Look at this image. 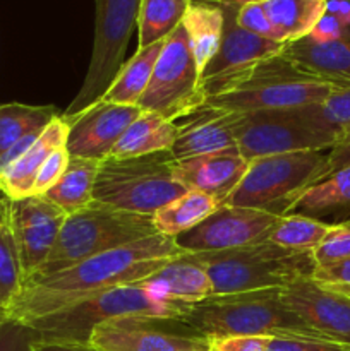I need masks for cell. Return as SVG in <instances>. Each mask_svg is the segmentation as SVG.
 <instances>
[{
	"instance_id": "obj_39",
	"label": "cell",
	"mask_w": 350,
	"mask_h": 351,
	"mask_svg": "<svg viewBox=\"0 0 350 351\" xmlns=\"http://www.w3.org/2000/svg\"><path fill=\"white\" fill-rule=\"evenodd\" d=\"M270 341L271 338H264V336H225V338H209L208 351H266Z\"/></svg>"
},
{
	"instance_id": "obj_44",
	"label": "cell",
	"mask_w": 350,
	"mask_h": 351,
	"mask_svg": "<svg viewBox=\"0 0 350 351\" xmlns=\"http://www.w3.org/2000/svg\"><path fill=\"white\" fill-rule=\"evenodd\" d=\"M326 161H328V175L335 173L336 170L343 167H349L350 165V130L328 151L326 154Z\"/></svg>"
},
{
	"instance_id": "obj_15",
	"label": "cell",
	"mask_w": 350,
	"mask_h": 351,
	"mask_svg": "<svg viewBox=\"0 0 350 351\" xmlns=\"http://www.w3.org/2000/svg\"><path fill=\"white\" fill-rule=\"evenodd\" d=\"M280 297L323 339L350 346V297L302 278L281 288Z\"/></svg>"
},
{
	"instance_id": "obj_19",
	"label": "cell",
	"mask_w": 350,
	"mask_h": 351,
	"mask_svg": "<svg viewBox=\"0 0 350 351\" xmlns=\"http://www.w3.org/2000/svg\"><path fill=\"white\" fill-rule=\"evenodd\" d=\"M280 55L309 77L350 89V34L329 43H314L302 38L285 45Z\"/></svg>"
},
{
	"instance_id": "obj_28",
	"label": "cell",
	"mask_w": 350,
	"mask_h": 351,
	"mask_svg": "<svg viewBox=\"0 0 350 351\" xmlns=\"http://www.w3.org/2000/svg\"><path fill=\"white\" fill-rule=\"evenodd\" d=\"M350 208V165L311 185L292 201L285 215L314 216ZM283 216V215H281Z\"/></svg>"
},
{
	"instance_id": "obj_46",
	"label": "cell",
	"mask_w": 350,
	"mask_h": 351,
	"mask_svg": "<svg viewBox=\"0 0 350 351\" xmlns=\"http://www.w3.org/2000/svg\"><path fill=\"white\" fill-rule=\"evenodd\" d=\"M329 288V287H328ZM331 290H336L340 291V293L347 295V297H350V287H345V288H331Z\"/></svg>"
},
{
	"instance_id": "obj_17",
	"label": "cell",
	"mask_w": 350,
	"mask_h": 351,
	"mask_svg": "<svg viewBox=\"0 0 350 351\" xmlns=\"http://www.w3.org/2000/svg\"><path fill=\"white\" fill-rule=\"evenodd\" d=\"M163 321L120 319L93 329L89 343L100 351H208V339L196 332L161 328Z\"/></svg>"
},
{
	"instance_id": "obj_29",
	"label": "cell",
	"mask_w": 350,
	"mask_h": 351,
	"mask_svg": "<svg viewBox=\"0 0 350 351\" xmlns=\"http://www.w3.org/2000/svg\"><path fill=\"white\" fill-rule=\"evenodd\" d=\"M218 202L209 195L198 191H187L177 199L168 202L153 215V225L156 233L175 239L180 233L198 226L202 219L208 218Z\"/></svg>"
},
{
	"instance_id": "obj_31",
	"label": "cell",
	"mask_w": 350,
	"mask_h": 351,
	"mask_svg": "<svg viewBox=\"0 0 350 351\" xmlns=\"http://www.w3.org/2000/svg\"><path fill=\"white\" fill-rule=\"evenodd\" d=\"M57 115L54 106H33L23 103L0 105V158L21 139L43 130Z\"/></svg>"
},
{
	"instance_id": "obj_9",
	"label": "cell",
	"mask_w": 350,
	"mask_h": 351,
	"mask_svg": "<svg viewBox=\"0 0 350 351\" xmlns=\"http://www.w3.org/2000/svg\"><path fill=\"white\" fill-rule=\"evenodd\" d=\"M137 106L141 112H153L175 123L206 106L201 71L182 24L165 38L151 81Z\"/></svg>"
},
{
	"instance_id": "obj_10",
	"label": "cell",
	"mask_w": 350,
	"mask_h": 351,
	"mask_svg": "<svg viewBox=\"0 0 350 351\" xmlns=\"http://www.w3.org/2000/svg\"><path fill=\"white\" fill-rule=\"evenodd\" d=\"M95 41L91 62L82 88L72 99L64 117H72L103 98L124 65L127 45L137 27L141 0H95Z\"/></svg>"
},
{
	"instance_id": "obj_14",
	"label": "cell",
	"mask_w": 350,
	"mask_h": 351,
	"mask_svg": "<svg viewBox=\"0 0 350 351\" xmlns=\"http://www.w3.org/2000/svg\"><path fill=\"white\" fill-rule=\"evenodd\" d=\"M9 218L26 280L48 259L67 215L45 195H27L9 201Z\"/></svg>"
},
{
	"instance_id": "obj_1",
	"label": "cell",
	"mask_w": 350,
	"mask_h": 351,
	"mask_svg": "<svg viewBox=\"0 0 350 351\" xmlns=\"http://www.w3.org/2000/svg\"><path fill=\"white\" fill-rule=\"evenodd\" d=\"M182 254L175 239L156 233L57 273L33 274L23 281L19 295L7 308L5 321L26 326L110 288L137 283Z\"/></svg>"
},
{
	"instance_id": "obj_33",
	"label": "cell",
	"mask_w": 350,
	"mask_h": 351,
	"mask_svg": "<svg viewBox=\"0 0 350 351\" xmlns=\"http://www.w3.org/2000/svg\"><path fill=\"white\" fill-rule=\"evenodd\" d=\"M24 273L9 218V199L0 202V319L5 321V312L19 295Z\"/></svg>"
},
{
	"instance_id": "obj_12",
	"label": "cell",
	"mask_w": 350,
	"mask_h": 351,
	"mask_svg": "<svg viewBox=\"0 0 350 351\" xmlns=\"http://www.w3.org/2000/svg\"><path fill=\"white\" fill-rule=\"evenodd\" d=\"M223 12V33L215 57L201 72V89L206 99L229 91L242 72L264 58L275 57L285 45L247 33L237 23L240 3L235 0H216Z\"/></svg>"
},
{
	"instance_id": "obj_20",
	"label": "cell",
	"mask_w": 350,
	"mask_h": 351,
	"mask_svg": "<svg viewBox=\"0 0 350 351\" xmlns=\"http://www.w3.org/2000/svg\"><path fill=\"white\" fill-rule=\"evenodd\" d=\"M67 136L69 123L64 117L57 115L19 158L0 171V189L9 201L31 195L40 168L57 147L65 146Z\"/></svg>"
},
{
	"instance_id": "obj_5",
	"label": "cell",
	"mask_w": 350,
	"mask_h": 351,
	"mask_svg": "<svg viewBox=\"0 0 350 351\" xmlns=\"http://www.w3.org/2000/svg\"><path fill=\"white\" fill-rule=\"evenodd\" d=\"M336 89L309 77L278 53L242 72L226 93L206 99V108L226 113L292 110L323 101Z\"/></svg>"
},
{
	"instance_id": "obj_24",
	"label": "cell",
	"mask_w": 350,
	"mask_h": 351,
	"mask_svg": "<svg viewBox=\"0 0 350 351\" xmlns=\"http://www.w3.org/2000/svg\"><path fill=\"white\" fill-rule=\"evenodd\" d=\"M199 71L211 62L220 48L223 33V12L216 0H191L182 19Z\"/></svg>"
},
{
	"instance_id": "obj_6",
	"label": "cell",
	"mask_w": 350,
	"mask_h": 351,
	"mask_svg": "<svg viewBox=\"0 0 350 351\" xmlns=\"http://www.w3.org/2000/svg\"><path fill=\"white\" fill-rule=\"evenodd\" d=\"M151 235H156L153 216L136 215L93 201L84 209L65 218L54 250L34 274L57 273L72 264Z\"/></svg>"
},
{
	"instance_id": "obj_45",
	"label": "cell",
	"mask_w": 350,
	"mask_h": 351,
	"mask_svg": "<svg viewBox=\"0 0 350 351\" xmlns=\"http://www.w3.org/2000/svg\"><path fill=\"white\" fill-rule=\"evenodd\" d=\"M326 12L338 19L350 34V0H326Z\"/></svg>"
},
{
	"instance_id": "obj_32",
	"label": "cell",
	"mask_w": 350,
	"mask_h": 351,
	"mask_svg": "<svg viewBox=\"0 0 350 351\" xmlns=\"http://www.w3.org/2000/svg\"><path fill=\"white\" fill-rule=\"evenodd\" d=\"M191 0H141L137 16L139 48L163 41L180 26Z\"/></svg>"
},
{
	"instance_id": "obj_43",
	"label": "cell",
	"mask_w": 350,
	"mask_h": 351,
	"mask_svg": "<svg viewBox=\"0 0 350 351\" xmlns=\"http://www.w3.org/2000/svg\"><path fill=\"white\" fill-rule=\"evenodd\" d=\"M30 351H100L91 343L64 341V339H43L34 336L30 343Z\"/></svg>"
},
{
	"instance_id": "obj_25",
	"label": "cell",
	"mask_w": 350,
	"mask_h": 351,
	"mask_svg": "<svg viewBox=\"0 0 350 351\" xmlns=\"http://www.w3.org/2000/svg\"><path fill=\"white\" fill-rule=\"evenodd\" d=\"M278 43H294L307 36L323 14L326 0H261Z\"/></svg>"
},
{
	"instance_id": "obj_47",
	"label": "cell",
	"mask_w": 350,
	"mask_h": 351,
	"mask_svg": "<svg viewBox=\"0 0 350 351\" xmlns=\"http://www.w3.org/2000/svg\"><path fill=\"white\" fill-rule=\"evenodd\" d=\"M239 3H247V2H259V0H235Z\"/></svg>"
},
{
	"instance_id": "obj_3",
	"label": "cell",
	"mask_w": 350,
	"mask_h": 351,
	"mask_svg": "<svg viewBox=\"0 0 350 351\" xmlns=\"http://www.w3.org/2000/svg\"><path fill=\"white\" fill-rule=\"evenodd\" d=\"M280 290L270 288L209 297L192 305L191 312L178 324L208 339L225 336L323 339L283 304Z\"/></svg>"
},
{
	"instance_id": "obj_4",
	"label": "cell",
	"mask_w": 350,
	"mask_h": 351,
	"mask_svg": "<svg viewBox=\"0 0 350 351\" xmlns=\"http://www.w3.org/2000/svg\"><path fill=\"white\" fill-rule=\"evenodd\" d=\"M189 256L208 274L213 297L285 288L311 278L316 269L312 252H294L271 242Z\"/></svg>"
},
{
	"instance_id": "obj_35",
	"label": "cell",
	"mask_w": 350,
	"mask_h": 351,
	"mask_svg": "<svg viewBox=\"0 0 350 351\" xmlns=\"http://www.w3.org/2000/svg\"><path fill=\"white\" fill-rule=\"evenodd\" d=\"M316 266H328L350 259V225L340 223L333 225L323 242L312 250Z\"/></svg>"
},
{
	"instance_id": "obj_11",
	"label": "cell",
	"mask_w": 350,
	"mask_h": 351,
	"mask_svg": "<svg viewBox=\"0 0 350 351\" xmlns=\"http://www.w3.org/2000/svg\"><path fill=\"white\" fill-rule=\"evenodd\" d=\"M235 147L247 161L294 151L331 149L326 137L309 129L292 110L237 113Z\"/></svg>"
},
{
	"instance_id": "obj_38",
	"label": "cell",
	"mask_w": 350,
	"mask_h": 351,
	"mask_svg": "<svg viewBox=\"0 0 350 351\" xmlns=\"http://www.w3.org/2000/svg\"><path fill=\"white\" fill-rule=\"evenodd\" d=\"M266 351H350V346L314 338H275Z\"/></svg>"
},
{
	"instance_id": "obj_37",
	"label": "cell",
	"mask_w": 350,
	"mask_h": 351,
	"mask_svg": "<svg viewBox=\"0 0 350 351\" xmlns=\"http://www.w3.org/2000/svg\"><path fill=\"white\" fill-rule=\"evenodd\" d=\"M237 23L242 29L247 33L256 34V36L266 38V40H275L273 27H271L270 19H268L266 12L263 9V3L259 2H247L240 3L239 10H237Z\"/></svg>"
},
{
	"instance_id": "obj_27",
	"label": "cell",
	"mask_w": 350,
	"mask_h": 351,
	"mask_svg": "<svg viewBox=\"0 0 350 351\" xmlns=\"http://www.w3.org/2000/svg\"><path fill=\"white\" fill-rule=\"evenodd\" d=\"M98 168L100 161L71 156L60 180L43 195L67 216L74 215L95 201L93 191Z\"/></svg>"
},
{
	"instance_id": "obj_42",
	"label": "cell",
	"mask_w": 350,
	"mask_h": 351,
	"mask_svg": "<svg viewBox=\"0 0 350 351\" xmlns=\"http://www.w3.org/2000/svg\"><path fill=\"white\" fill-rule=\"evenodd\" d=\"M347 29L338 23V19L331 16V14L325 12L321 16V19L316 23V26L312 27L311 33L305 38H309L314 43H329V41H336L340 38L347 36Z\"/></svg>"
},
{
	"instance_id": "obj_21",
	"label": "cell",
	"mask_w": 350,
	"mask_h": 351,
	"mask_svg": "<svg viewBox=\"0 0 350 351\" xmlns=\"http://www.w3.org/2000/svg\"><path fill=\"white\" fill-rule=\"evenodd\" d=\"M237 113L202 108L187 117L189 122L178 125V136L170 153L175 161L199 154L235 147Z\"/></svg>"
},
{
	"instance_id": "obj_36",
	"label": "cell",
	"mask_w": 350,
	"mask_h": 351,
	"mask_svg": "<svg viewBox=\"0 0 350 351\" xmlns=\"http://www.w3.org/2000/svg\"><path fill=\"white\" fill-rule=\"evenodd\" d=\"M69 160H71V154H69L67 147L60 146L54 151V153L48 156V160L45 161L43 167L40 168L36 175V180H34L33 189H31V195H43L45 192L50 191L60 177L64 175L65 168H67Z\"/></svg>"
},
{
	"instance_id": "obj_30",
	"label": "cell",
	"mask_w": 350,
	"mask_h": 351,
	"mask_svg": "<svg viewBox=\"0 0 350 351\" xmlns=\"http://www.w3.org/2000/svg\"><path fill=\"white\" fill-rule=\"evenodd\" d=\"M295 115L335 146L350 130V89H336L319 103L294 108Z\"/></svg>"
},
{
	"instance_id": "obj_34",
	"label": "cell",
	"mask_w": 350,
	"mask_h": 351,
	"mask_svg": "<svg viewBox=\"0 0 350 351\" xmlns=\"http://www.w3.org/2000/svg\"><path fill=\"white\" fill-rule=\"evenodd\" d=\"M333 225L304 215L280 216L268 242L294 252H312L323 242Z\"/></svg>"
},
{
	"instance_id": "obj_16",
	"label": "cell",
	"mask_w": 350,
	"mask_h": 351,
	"mask_svg": "<svg viewBox=\"0 0 350 351\" xmlns=\"http://www.w3.org/2000/svg\"><path fill=\"white\" fill-rule=\"evenodd\" d=\"M139 113V106L115 105L98 99L75 115H62L69 123L65 143L69 154L103 161Z\"/></svg>"
},
{
	"instance_id": "obj_2",
	"label": "cell",
	"mask_w": 350,
	"mask_h": 351,
	"mask_svg": "<svg viewBox=\"0 0 350 351\" xmlns=\"http://www.w3.org/2000/svg\"><path fill=\"white\" fill-rule=\"evenodd\" d=\"M191 308L192 305L167 298L137 281L110 288L81 304L36 319L24 328L36 338L89 343L93 329L106 322L120 319L180 322Z\"/></svg>"
},
{
	"instance_id": "obj_51",
	"label": "cell",
	"mask_w": 350,
	"mask_h": 351,
	"mask_svg": "<svg viewBox=\"0 0 350 351\" xmlns=\"http://www.w3.org/2000/svg\"><path fill=\"white\" fill-rule=\"evenodd\" d=\"M0 322H2V321H0Z\"/></svg>"
},
{
	"instance_id": "obj_26",
	"label": "cell",
	"mask_w": 350,
	"mask_h": 351,
	"mask_svg": "<svg viewBox=\"0 0 350 351\" xmlns=\"http://www.w3.org/2000/svg\"><path fill=\"white\" fill-rule=\"evenodd\" d=\"M163 41L150 45V47L137 48L136 53L120 67L115 79L106 89L102 99L115 105L137 106L139 99L143 98L148 84L153 75L154 64H156L160 51L163 48Z\"/></svg>"
},
{
	"instance_id": "obj_22",
	"label": "cell",
	"mask_w": 350,
	"mask_h": 351,
	"mask_svg": "<svg viewBox=\"0 0 350 351\" xmlns=\"http://www.w3.org/2000/svg\"><path fill=\"white\" fill-rule=\"evenodd\" d=\"M158 293L182 304L194 305L213 297L211 281L206 271L189 254L174 257L156 273L139 281Z\"/></svg>"
},
{
	"instance_id": "obj_41",
	"label": "cell",
	"mask_w": 350,
	"mask_h": 351,
	"mask_svg": "<svg viewBox=\"0 0 350 351\" xmlns=\"http://www.w3.org/2000/svg\"><path fill=\"white\" fill-rule=\"evenodd\" d=\"M311 278L316 283L329 288L350 287V259L328 264V266H316Z\"/></svg>"
},
{
	"instance_id": "obj_48",
	"label": "cell",
	"mask_w": 350,
	"mask_h": 351,
	"mask_svg": "<svg viewBox=\"0 0 350 351\" xmlns=\"http://www.w3.org/2000/svg\"><path fill=\"white\" fill-rule=\"evenodd\" d=\"M5 194H3V191H2V189H0V202H2V201H5Z\"/></svg>"
},
{
	"instance_id": "obj_23",
	"label": "cell",
	"mask_w": 350,
	"mask_h": 351,
	"mask_svg": "<svg viewBox=\"0 0 350 351\" xmlns=\"http://www.w3.org/2000/svg\"><path fill=\"white\" fill-rule=\"evenodd\" d=\"M178 136V123L153 112H141L122 134L108 158H137L170 151Z\"/></svg>"
},
{
	"instance_id": "obj_18",
	"label": "cell",
	"mask_w": 350,
	"mask_h": 351,
	"mask_svg": "<svg viewBox=\"0 0 350 351\" xmlns=\"http://www.w3.org/2000/svg\"><path fill=\"white\" fill-rule=\"evenodd\" d=\"M249 161L237 147L175 161V180L187 191H198L225 204L246 175Z\"/></svg>"
},
{
	"instance_id": "obj_40",
	"label": "cell",
	"mask_w": 350,
	"mask_h": 351,
	"mask_svg": "<svg viewBox=\"0 0 350 351\" xmlns=\"http://www.w3.org/2000/svg\"><path fill=\"white\" fill-rule=\"evenodd\" d=\"M33 332L10 321L0 322V351H30Z\"/></svg>"
},
{
	"instance_id": "obj_8",
	"label": "cell",
	"mask_w": 350,
	"mask_h": 351,
	"mask_svg": "<svg viewBox=\"0 0 350 351\" xmlns=\"http://www.w3.org/2000/svg\"><path fill=\"white\" fill-rule=\"evenodd\" d=\"M328 161L321 151H294L249 161L246 175L225 204L285 215L297 195L325 180Z\"/></svg>"
},
{
	"instance_id": "obj_13",
	"label": "cell",
	"mask_w": 350,
	"mask_h": 351,
	"mask_svg": "<svg viewBox=\"0 0 350 351\" xmlns=\"http://www.w3.org/2000/svg\"><path fill=\"white\" fill-rule=\"evenodd\" d=\"M278 219L261 209L220 204L198 226L175 237V243L184 254H206L268 242Z\"/></svg>"
},
{
	"instance_id": "obj_7",
	"label": "cell",
	"mask_w": 350,
	"mask_h": 351,
	"mask_svg": "<svg viewBox=\"0 0 350 351\" xmlns=\"http://www.w3.org/2000/svg\"><path fill=\"white\" fill-rule=\"evenodd\" d=\"M170 151L137 158H105L100 161L93 199L136 215L153 216L187 189L174 175Z\"/></svg>"
},
{
	"instance_id": "obj_49",
	"label": "cell",
	"mask_w": 350,
	"mask_h": 351,
	"mask_svg": "<svg viewBox=\"0 0 350 351\" xmlns=\"http://www.w3.org/2000/svg\"><path fill=\"white\" fill-rule=\"evenodd\" d=\"M343 223H347V225H350V219H347V221H343Z\"/></svg>"
},
{
	"instance_id": "obj_50",
	"label": "cell",
	"mask_w": 350,
	"mask_h": 351,
	"mask_svg": "<svg viewBox=\"0 0 350 351\" xmlns=\"http://www.w3.org/2000/svg\"><path fill=\"white\" fill-rule=\"evenodd\" d=\"M0 321H2V319H0Z\"/></svg>"
}]
</instances>
